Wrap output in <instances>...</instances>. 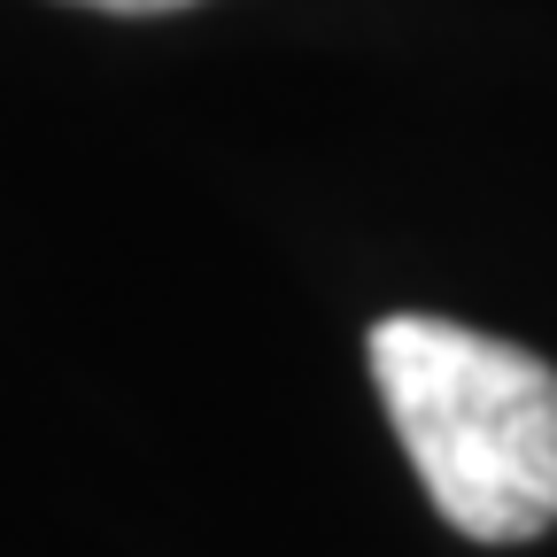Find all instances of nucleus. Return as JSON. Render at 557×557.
I'll return each mask as SVG.
<instances>
[{"label":"nucleus","instance_id":"obj_1","mask_svg":"<svg viewBox=\"0 0 557 557\" xmlns=\"http://www.w3.org/2000/svg\"><path fill=\"white\" fill-rule=\"evenodd\" d=\"M372 387L434 511L472 542H534L557 527V372L534 348L449 318H380Z\"/></svg>","mask_w":557,"mask_h":557},{"label":"nucleus","instance_id":"obj_2","mask_svg":"<svg viewBox=\"0 0 557 557\" xmlns=\"http://www.w3.org/2000/svg\"><path fill=\"white\" fill-rule=\"evenodd\" d=\"M78 9H109V16H171V9H194V0H78Z\"/></svg>","mask_w":557,"mask_h":557}]
</instances>
